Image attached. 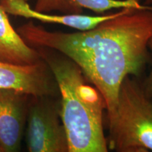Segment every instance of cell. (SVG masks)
I'll list each match as a JSON object with an SVG mask.
<instances>
[{
  "instance_id": "obj_1",
  "label": "cell",
  "mask_w": 152,
  "mask_h": 152,
  "mask_svg": "<svg viewBox=\"0 0 152 152\" xmlns=\"http://www.w3.org/2000/svg\"><path fill=\"white\" fill-rule=\"evenodd\" d=\"M16 30L30 46L54 49L73 60L102 94L110 120L123 81L140 78L150 60L152 9H123L92 29L72 33L48 31L33 21Z\"/></svg>"
},
{
  "instance_id": "obj_2",
  "label": "cell",
  "mask_w": 152,
  "mask_h": 152,
  "mask_svg": "<svg viewBox=\"0 0 152 152\" xmlns=\"http://www.w3.org/2000/svg\"><path fill=\"white\" fill-rule=\"evenodd\" d=\"M50 68L60 94L61 117L69 152H107L104 131L105 100L73 60L58 51L37 47Z\"/></svg>"
},
{
  "instance_id": "obj_3",
  "label": "cell",
  "mask_w": 152,
  "mask_h": 152,
  "mask_svg": "<svg viewBox=\"0 0 152 152\" xmlns=\"http://www.w3.org/2000/svg\"><path fill=\"white\" fill-rule=\"evenodd\" d=\"M108 125L109 149L152 151V99L146 95L140 78L128 76L123 81L115 115Z\"/></svg>"
},
{
  "instance_id": "obj_4",
  "label": "cell",
  "mask_w": 152,
  "mask_h": 152,
  "mask_svg": "<svg viewBox=\"0 0 152 152\" xmlns=\"http://www.w3.org/2000/svg\"><path fill=\"white\" fill-rule=\"evenodd\" d=\"M58 96H30L27 117L30 152H69Z\"/></svg>"
},
{
  "instance_id": "obj_5",
  "label": "cell",
  "mask_w": 152,
  "mask_h": 152,
  "mask_svg": "<svg viewBox=\"0 0 152 152\" xmlns=\"http://www.w3.org/2000/svg\"><path fill=\"white\" fill-rule=\"evenodd\" d=\"M0 88L15 90L31 96L60 95L56 79L43 59L31 65L0 61Z\"/></svg>"
},
{
  "instance_id": "obj_6",
  "label": "cell",
  "mask_w": 152,
  "mask_h": 152,
  "mask_svg": "<svg viewBox=\"0 0 152 152\" xmlns=\"http://www.w3.org/2000/svg\"><path fill=\"white\" fill-rule=\"evenodd\" d=\"M31 95L0 88V151H19Z\"/></svg>"
},
{
  "instance_id": "obj_7",
  "label": "cell",
  "mask_w": 152,
  "mask_h": 152,
  "mask_svg": "<svg viewBox=\"0 0 152 152\" xmlns=\"http://www.w3.org/2000/svg\"><path fill=\"white\" fill-rule=\"evenodd\" d=\"M0 5L7 14L20 16L28 19H35L43 23L59 24L78 31L91 30L101 23L121 14L122 9L115 13L87 16L83 14H50L42 13L31 8L28 0H0Z\"/></svg>"
},
{
  "instance_id": "obj_8",
  "label": "cell",
  "mask_w": 152,
  "mask_h": 152,
  "mask_svg": "<svg viewBox=\"0 0 152 152\" xmlns=\"http://www.w3.org/2000/svg\"><path fill=\"white\" fill-rule=\"evenodd\" d=\"M126 8L152 9V6L142 4L135 0H36L33 9L42 13L58 11L61 14H81L86 9L103 14L112 9Z\"/></svg>"
},
{
  "instance_id": "obj_9",
  "label": "cell",
  "mask_w": 152,
  "mask_h": 152,
  "mask_svg": "<svg viewBox=\"0 0 152 152\" xmlns=\"http://www.w3.org/2000/svg\"><path fill=\"white\" fill-rule=\"evenodd\" d=\"M37 49L26 42L11 26L0 5V61L17 65H31L42 61Z\"/></svg>"
},
{
  "instance_id": "obj_10",
  "label": "cell",
  "mask_w": 152,
  "mask_h": 152,
  "mask_svg": "<svg viewBox=\"0 0 152 152\" xmlns=\"http://www.w3.org/2000/svg\"><path fill=\"white\" fill-rule=\"evenodd\" d=\"M148 48H149L150 60H151V68L147 77L143 82H142V83L146 95L149 98L152 99V37L148 43Z\"/></svg>"
},
{
  "instance_id": "obj_11",
  "label": "cell",
  "mask_w": 152,
  "mask_h": 152,
  "mask_svg": "<svg viewBox=\"0 0 152 152\" xmlns=\"http://www.w3.org/2000/svg\"><path fill=\"white\" fill-rule=\"evenodd\" d=\"M135 1L144 5L151 6L152 4V0H135Z\"/></svg>"
},
{
  "instance_id": "obj_12",
  "label": "cell",
  "mask_w": 152,
  "mask_h": 152,
  "mask_svg": "<svg viewBox=\"0 0 152 152\" xmlns=\"http://www.w3.org/2000/svg\"><path fill=\"white\" fill-rule=\"evenodd\" d=\"M0 152H1V151H0Z\"/></svg>"
}]
</instances>
